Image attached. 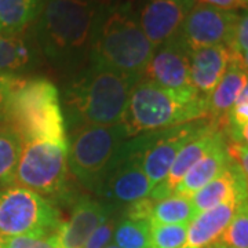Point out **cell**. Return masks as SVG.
I'll use <instances>...</instances> for the list:
<instances>
[{"instance_id": "6da1fadb", "label": "cell", "mask_w": 248, "mask_h": 248, "mask_svg": "<svg viewBox=\"0 0 248 248\" xmlns=\"http://www.w3.org/2000/svg\"><path fill=\"white\" fill-rule=\"evenodd\" d=\"M102 17V3L93 0H45L37 18V39L57 66L71 68L91 53Z\"/></svg>"}, {"instance_id": "7a4b0ae2", "label": "cell", "mask_w": 248, "mask_h": 248, "mask_svg": "<svg viewBox=\"0 0 248 248\" xmlns=\"http://www.w3.org/2000/svg\"><path fill=\"white\" fill-rule=\"evenodd\" d=\"M140 79L90 62L65 90L63 102L72 125L123 123L131 90Z\"/></svg>"}, {"instance_id": "3957f363", "label": "cell", "mask_w": 248, "mask_h": 248, "mask_svg": "<svg viewBox=\"0 0 248 248\" xmlns=\"http://www.w3.org/2000/svg\"><path fill=\"white\" fill-rule=\"evenodd\" d=\"M208 98L197 91L178 93L140 79L130 94L123 125L130 138L208 120Z\"/></svg>"}, {"instance_id": "277c9868", "label": "cell", "mask_w": 248, "mask_h": 248, "mask_svg": "<svg viewBox=\"0 0 248 248\" xmlns=\"http://www.w3.org/2000/svg\"><path fill=\"white\" fill-rule=\"evenodd\" d=\"M4 124L24 142L68 145L58 89L50 80L24 79L10 98Z\"/></svg>"}, {"instance_id": "5b68a950", "label": "cell", "mask_w": 248, "mask_h": 248, "mask_svg": "<svg viewBox=\"0 0 248 248\" xmlns=\"http://www.w3.org/2000/svg\"><path fill=\"white\" fill-rule=\"evenodd\" d=\"M153 53L138 19L127 10L115 9L99 19L90 62L141 78Z\"/></svg>"}, {"instance_id": "8992f818", "label": "cell", "mask_w": 248, "mask_h": 248, "mask_svg": "<svg viewBox=\"0 0 248 248\" xmlns=\"http://www.w3.org/2000/svg\"><path fill=\"white\" fill-rule=\"evenodd\" d=\"M130 140L123 124L83 125L71 135L68 164L81 185L97 192L123 145Z\"/></svg>"}, {"instance_id": "52a82bcc", "label": "cell", "mask_w": 248, "mask_h": 248, "mask_svg": "<svg viewBox=\"0 0 248 248\" xmlns=\"http://www.w3.org/2000/svg\"><path fill=\"white\" fill-rule=\"evenodd\" d=\"M61 225L60 213L43 196L22 186L0 189V237L35 236L57 233Z\"/></svg>"}, {"instance_id": "ba28073f", "label": "cell", "mask_w": 248, "mask_h": 248, "mask_svg": "<svg viewBox=\"0 0 248 248\" xmlns=\"http://www.w3.org/2000/svg\"><path fill=\"white\" fill-rule=\"evenodd\" d=\"M68 172V145L24 142L14 184L40 196H61L66 190Z\"/></svg>"}, {"instance_id": "9c48e42d", "label": "cell", "mask_w": 248, "mask_h": 248, "mask_svg": "<svg viewBox=\"0 0 248 248\" xmlns=\"http://www.w3.org/2000/svg\"><path fill=\"white\" fill-rule=\"evenodd\" d=\"M153 184L141 166L140 137L130 138L119 152L95 193L110 205H130L149 197Z\"/></svg>"}, {"instance_id": "30bf717a", "label": "cell", "mask_w": 248, "mask_h": 248, "mask_svg": "<svg viewBox=\"0 0 248 248\" xmlns=\"http://www.w3.org/2000/svg\"><path fill=\"white\" fill-rule=\"evenodd\" d=\"M210 123V120L204 119L156 133L138 135L141 142L142 170L153 186H157L167 178L179 151Z\"/></svg>"}, {"instance_id": "8fae6325", "label": "cell", "mask_w": 248, "mask_h": 248, "mask_svg": "<svg viewBox=\"0 0 248 248\" xmlns=\"http://www.w3.org/2000/svg\"><path fill=\"white\" fill-rule=\"evenodd\" d=\"M240 14L196 4L187 13L178 39L189 51L213 46H231Z\"/></svg>"}, {"instance_id": "7c38bea8", "label": "cell", "mask_w": 248, "mask_h": 248, "mask_svg": "<svg viewBox=\"0 0 248 248\" xmlns=\"http://www.w3.org/2000/svg\"><path fill=\"white\" fill-rule=\"evenodd\" d=\"M189 66L190 51L178 37H174L155 48V53L142 73L141 79L171 91L190 93L196 90L190 84Z\"/></svg>"}, {"instance_id": "4fadbf2b", "label": "cell", "mask_w": 248, "mask_h": 248, "mask_svg": "<svg viewBox=\"0 0 248 248\" xmlns=\"http://www.w3.org/2000/svg\"><path fill=\"white\" fill-rule=\"evenodd\" d=\"M193 0H146L140 13V27L153 47L177 37Z\"/></svg>"}, {"instance_id": "5bb4252c", "label": "cell", "mask_w": 248, "mask_h": 248, "mask_svg": "<svg viewBox=\"0 0 248 248\" xmlns=\"http://www.w3.org/2000/svg\"><path fill=\"white\" fill-rule=\"evenodd\" d=\"M115 207L91 199L78 200L69 219L57 231L58 248H83L99 225L113 215Z\"/></svg>"}, {"instance_id": "9a60e30c", "label": "cell", "mask_w": 248, "mask_h": 248, "mask_svg": "<svg viewBox=\"0 0 248 248\" xmlns=\"http://www.w3.org/2000/svg\"><path fill=\"white\" fill-rule=\"evenodd\" d=\"M222 138H223V131L218 127H215L213 123L208 124L202 133L197 134L195 138H192L179 151L177 159L170 169L167 178L161 184L153 187L149 197L153 200H160V199L172 195L175 186L185 177L186 172L192 169L217 142L221 141Z\"/></svg>"}, {"instance_id": "2e32d148", "label": "cell", "mask_w": 248, "mask_h": 248, "mask_svg": "<svg viewBox=\"0 0 248 248\" xmlns=\"http://www.w3.org/2000/svg\"><path fill=\"white\" fill-rule=\"evenodd\" d=\"M248 81V72L246 71L240 54L232 50V60L223 78L208 97V120L223 131L228 124V115L234 107L240 93Z\"/></svg>"}, {"instance_id": "e0dca14e", "label": "cell", "mask_w": 248, "mask_h": 248, "mask_svg": "<svg viewBox=\"0 0 248 248\" xmlns=\"http://www.w3.org/2000/svg\"><path fill=\"white\" fill-rule=\"evenodd\" d=\"M232 60L229 46H213L190 51L189 79L192 87L208 98L223 78Z\"/></svg>"}, {"instance_id": "ac0fdd59", "label": "cell", "mask_w": 248, "mask_h": 248, "mask_svg": "<svg viewBox=\"0 0 248 248\" xmlns=\"http://www.w3.org/2000/svg\"><path fill=\"white\" fill-rule=\"evenodd\" d=\"M233 199L241 202L248 199L247 179L233 160H231L228 167L218 177L214 178L211 182H208L190 197L197 214Z\"/></svg>"}, {"instance_id": "d6986e66", "label": "cell", "mask_w": 248, "mask_h": 248, "mask_svg": "<svg viewBox=\"0 0 248 248\" xmlns=\"http://www.w3.org/2000/svg\"><path fill=\"white\" fill-rule=\"evenodd\" d=\"M241 203V200L233 199L197 214L187 225L185 246L182 248H208L215 244Z\"/></svg>"}, {"instance_id": "ffe728a7", "label": "cell", "mask_w": 248, "mask_h": 248, "mask_svg": "<svg viewBox=\"0 0 248 248\" xmlns=\"http://www.w3.org/2000/svg\"><path fill=\"white\" fill-rule=\"evenodd\" d=\"M229 163H231V157L228 155L226 143L222 138L221 141L217 142L213 148L186 172L185 177L175 186L172 193L192 197L203 186L211 182L214 178L218 177L222 171L228 167Z\"/></svg>"}, {"instance_id": "44dd1931", "label": "cell", "mask_w": 248, "mask_h": 248, "mask_svg": "<svg viewBox=\"0 0 248 248\" xmlns=\"http://www.w3.org/2000/svg\"><path fill=\"white\" fill-rule=\"evenodd\" d=\"M43 0H0V33L17 35L33 24L43 9Z\"/></svg>"}, {"instance_id": "7402d4cb", "label": "cell", "mask_w": 248, "mask_h": 248, "mask_svg": "<svg viewBox=\"0 0 248 248\" xmlns=\"http://www.w3.org/2000/svg\"><path fill=\"white\" fill-rule=\"evenodd\" d=\"M197 215L190 197L181 195L167 196L155 200L151 211V225H179L190 223Z\"/></svg>"}, {"instance_id": "603a6c76", "label": "cell", "mask_w": 248, "mask_h": 248, "mask_svg": "<svg viewBox=\"0 0 248 248\" xmlns=\"http://www.w3.org/2000/svg\"><path fill=\"white\" fill-rule=\"evenodd\" d=\"M22 141L10 127L0 125V187L14 184Z\"/></svg>"}, {"instance_id": "cb8c5ba5", "label": "cell", "mask_w": 248, "mask_h": 248, "mask_svg": "<svg viewBox=\"0 0 248 248\" xmlns=\"http://www.w3.org/2000/svg\"><path fill=\"white\" fill-rule=\"evenodd\" d=\"M113 237L120 248H151V222L124 215L117 221Z\"/></svg>"}, {"instance_id": "d4e9b609", "label": "cell", "mask_w": 248, "mask_h": 248, "mask_svg": "<svg viewBox=\"0 0 248 248\" xmlns=\"http://www.w3.org/2000/svg\"><path fill=\"white\" fill-rule=\"evenodd\" d=\"M32 54L27 42L18 35L0 33V72L10 73L27 66Z\"/></svg>"}, {"instance_id": "484cf974", "label": "cell", "mask_w": 248, "mask_h": 248, "mask_svg": "<svg viewBox=\"0 0 248 248\" xmlns=\"http://www.w3.org/2000/svg\"><path fill=\"white\" fill-rule=\"evenodd\" d=\"M217 243L232 248H248V199L240 204Z\"/></svg>"}, {"instance_id": "4316f807", "label": "cell", "mask_w": 248, "mask_h": 248, "mask_svg": "<svg viewBox=\"0 0 248 248\" xmlns=\"http://www.w3.org/2000/svg\"><path fill=\"white\" fill-rule=\"evenodd\" d=\"M189 223L151 225V248H182Z\"/></svg>"}, {"instance_id": "83f0119b", "label": "cell", "mask_w": 248, "mask_h": 248, "mask_svg": "<svg viewBox=\"0 0 248 248\" xmlns=\"http://www.w3.org/2000/svg\"><path fill=\"white\" fill-rule=\"evenodd\" d=\"M3 248H58L57 234H50L45 237L35 236H17L3 239Z\"/></svg>"}, {"instance_id": "f1b7e54d", "label": "cell", "mask_w": 248, "mask_h": 248, "mask_svg": "<svg viewBox=\"0 0 248 248\" xmlns=\"http://www.w3.org/2000/svg\"><path fill=\"white\" fill-rule=\"evenodd\" d=\"M117 221H119V218H116L115 215L109 217L107 221L102 225H99L94 231V233L90 236L83 248H105L107 246H109L110 240L115 234Z\"/></svg>"}, {"instance_id": "f546056e", "label": "cell", "mask_w": 248, "mask_h": 248, "mask_svg": "<svg viewBox=\"0 0 248 248\" xmlns=\"http://www.w3.org/2000/svg\"><path fill=\"white\" fill-rule=\"evenodd\" d=\"M22 78L13 73H1L0 72V123H4L6 109L13 93L22 83Z\"/></svg>"}, {"instance_id": "4dcf8cb0", "label": "cell", "mask_w": 248, "mask_h": 248, "mask_svg": "<svg viewBox=\"0 0 248 248\" xmlns=\"http://www.w3.org/2000/svg\"><path fill=\"white\" fill-rule=\"evenodd\" d=\"M229 47L237 54L248 53V9L239 17L234 36Z\"/></svg>"}, {"instance_id": "1f68e13d", "label": "cell", "mask_w": 248, "mask_h": 248, "mask_svg": "<svg viewBox=\"0 0 248 248\" xmlns=\"http://www.w3.org/2000/svg\"><path fill=\"white\" fill-rule=\"evenodd\" d=\"M226 149L231 160L237 164V167L241 170L248 182V146L232 141L229 145H226Z\"/></svg>"}, {"instance_id": "d6a6232c", "label": "cell", "mask_w": 248, "mask_h": 248, "mask_svg": "<svg viewBox=\"0 0 248 248\" xmlns=\"http://www.w3.org/2000/svg\"><path fill=\"white\" fill-rule=\"evenodd\" d=\"M248 123V99L234 104L228 115V124L232 128H239Z\"/></svg>"}, {"instance_id": "836d02e7", "label": "cell", "mask_w": 248, "mask_h": 248, "mask_svg": "<svg viewBox=\"0 0 248 248\" xmlns=\"http://www.w3.org/2000/svg\"><path fill=\"white\" fill-rule=\"evenodd\" d=\"M199 4L211 6L215 9L225 10V11H239V10H247L248 4L246 0H197Z\"/></svg>"}, {"instance_id": "e575fe53", "label": "cell", "mask_w": 248, "mask_h": 248, "mask_svg": "<svg viewBox=\"0 0 248 248\" xmlns=\"http://www.w3.org/2000/svg\"><path fill=\"white\" fill-rule=\"evenodd\" d=\"M233 142H237L240 145L248 146V123L244 124L239 128H232L231 130Z\"/></svg>"}, {"instance_id": "d590c367", "label": "cell", "mask_w": 248, "mask_h": 248, "mask_svg": "<svg viewBox=\"0 0 248 248\" xmlns=\"http://www.w3.org/2000/svg\"><path fill=\"white\" fill-rule=\"evenodd\" d=\"M240 60H241V62H243V65H244L246 71L248 72V53L240 54Z\"/></svg>"}, {"instance_id": "8d00e7d4", "label": "cell", "mask_w": 248, "mask_h": 248, "mask_svg": "<svg viewBox=\"0 0 248 248\" xmlns=\"http://www.w3.org/2000/svg\"><path fill=\"white\" fill-rule=\"evenodd\" d=\"M211 247L213 248H232V247H228V246H223V244H221V243H215V244H213Z\"/></svg>"}, {"instance_id": "74e56055", "label": "cell", "mask_w": 248, "mask_h": 248, "mask_svg": "<svg viewBox=\"0 0 248 248\" xmlns=\"http://www.w3.org/2000/svg\"><path fill=\"white\" fill-rule=\"evenodd\" d=\"M105 248H120V247H117L116 244H109V246H107Z\"/></svg>"}, {"instance_id": "f35d334b", "label": "cell", "mask_w": 248, "mask_h": 248, "mask_svg": "<svg viewBox=\"0 0 248 248\" xmlns=\"http://www.w3.org/2000/svg\"><path fill=\"white\" fill-rule=\"evenodd\" d=\"M93 1H98V3H102V0H93Z\"/></svg>"}, {"instance_id": "ab89813d", "label": "cell", "mask_w": 248, "mask_h": 248, "mask_svg": "<svg viewBox=\"0 0 248 248\" xmlns=\"http://www.w3.org/2000/svg\"><path fill=\"white\" fill-rule=\"evenodd\" d=\"M1 241H3V239H1V237H0V243H1Z\"/></svg>"}, {"instance_id": "60d3db41", "label": "cell", "mask_w": 248, "mask_h": 248, "mask_svg": "<svg viewBox=\"0 0 248 248\" xmlns=\"http://www.w3.org/2000/svg\"><path fill=\"white\" fill-rule=\"evenodd\" d=\"M246 1H247V4H248V0H246Z\"/></svg>"}, {"instance_id": "b9f144b4", "label": "cell", "mask_w": 248, "mask_h": 248, "mask_svg": "<svg viewBox=\"0 0 248 248\" xmlns=\"http://www.w3.org/2000/svg\"><path fill=\"white\" fill-rule=\"evenodd\" d=\"M1 124H3V123H0V125H1Z\"/></svg>"}, {"instance_id": "7bdbcfd3", "label": "cell", "mask_w": 248, "mask_h": 248, "mask_svg": "<svg viewBox=\"0 0 248 248\" xmlns=\"http://www.w3.org/2000/svg\"><path fill=\"white\" fill-rule=\"evenodd\" d=\"M208 248H213V247H208Z\"/></svg>"}]
</instances>
